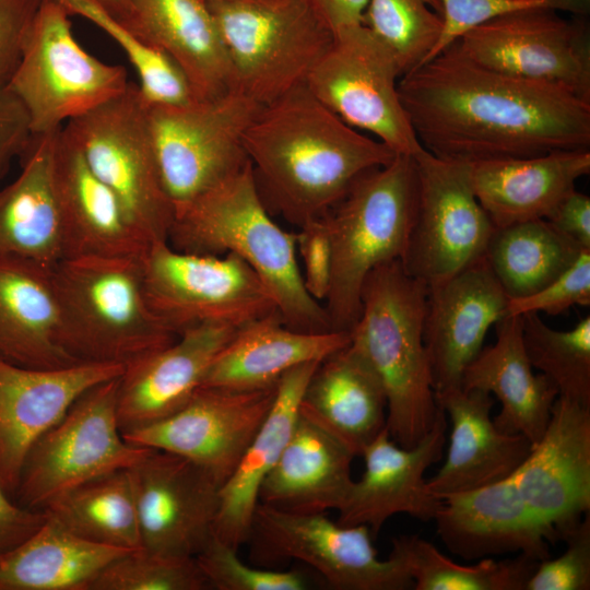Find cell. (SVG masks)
<instances>
[{
    "label": "cell",
    "mask_w": 590,
    "mask_h": 590,
    "mask_svg": "<svg viewBox=\"0 0 590 590\" xmlns=\"http://www.w3.org/2000/svg\"><path fill=\"white\" fill-rule=\"evenodd\" d=\"M167 243L188 253L238 256L269 290L286 327L332 331L323 305L305 288L296 235L271 217L250 162L175 211Z\"/></svg>",
    "instance_id": "obj_3"
},
{
    "label": "cell",
    "mask_w": 590,
    "mask_h": 590,
    "mask_svg": "<svg viewBox=\"0 0 590 590\" xmlns=\"http://www.w3.org/2000/svg\"><path fill=\"white\" fill-rule=\"evenodd\" d=\"M204 2H225V1H239V0H203Z\"/></svg>",
    "instance_id": "obj_55"
},
{
    "label": "cell",
    "mask_w": 590,
    "mask_h": 590,
    "mask_svg": "<svg viewBox=\"0 0 590 590\" xmlns=\"http://www.w3.org/2000/svg\"><path fill=\"white\" fill-rule=\"evenodd\" d=\"M473 193L495 228L547 220L576 181L590 173V151L465 163Z\"/></svg>",
    "instance_id": "obj_28"
},
{
    "label": "cell",
    "mask_w": 590,
    "mask_h": 590,
    "mask_svg": "<svg viewBox=\"0 0 590 590\" xmlns=\"http://www.w3.org/2000/svg\"><path fill=\"white\" fill-rule=\"evenodd\" d=\"M142 268L151 309L177 335L203 322L240 329L279 314L261 279L234 253H188L161 241L143 253Z\"/></svg>",
    "instance_id": "obj_12"
},
{
    "label": "cell",
    "mask_w": 590,
    "mask_h": 590,
    "mask_svg": "<svg viewBox=\"0 0 590 590\" xmlns=\"http://www.w3.org/2000/svg\"><path fill=\"white\" fill-rule=\"evenodd\" d=\"M43 511L90 542L127 551L142 548L129 469L92 479L62 494Z\"/></svg>",
    "instance_id": "obj_38"
},
{
    "label": "cell",
    "mask_w": 590,
    "mask_h": 590,
    "mask_svg": "<svg viewBox=\"0 0 590 590\" xmlns=\"http://www.w3.org/2000/svg\"><path fill=\"white\" fill-rule=\"evenodd\" d=\"M33 139L28 114L8 85L0 86V180Z\"/></svg>",
    "instance_id": "obj_50"
},
{
    "label": "cell",
    "mask_w": 590,
    "mask_h": 590,
    "mask_svg": "<svg viewBox=\"0 0 590 590\" xmlns=\"http://www.w3.org/2000/svg\"><path fill=\"white\" fill-rule=\"evenodd\" d=\"M118 378L83 392L28 450L14 500L43 511L70 489L106 473L130 469L150 450L125 439L117 415Z\"/></svg>",
    "instance_id": "obj_11"
},
{
    "label": "cell",
    "mask_w": 590,
    "mask_h": 590,
    "mask_svg": "<svg viewBox=\"0 0 590 590\" xmlns=\"http://www.w3.org/2000/svg\"><path fill=\"white\" fill-rule=\"evenodd\" d=\"M232 69L233 88L267 106L306 79L333 32L299 0L205 2Z\"/></svg>",
    "instance_id": "obj_7"
},
{
    "label": "cell",
    "mask_w": 590,
    "mask_h": 590,
    "mask_svg": "<svg viewBox=\"0 0 590 590\" xmlns=\"http://www.w3.org/2000/svg\"><path fill=\"white\" fill-rule=\"evenodd\" d=\"M298 412L356 457L386 428L387 397L375 370L349 344L319 362Z\"/></svg>",
    "instance_id": "obj_30"
},
{
    "label": "cell",
    "mask_w": 590,
    "mask_h": 590,
    "mask_svg": "<svg viewBox=\"0 0 590 590\" xmlns=\"http://www.w3.org/2000/svg\"><path fill=\"white\" fill-rule=\"evenodd\" d=\"M0 357L25 367L81 363L63 345V320L52 269L0 256Z\"/></svg>",
    "instance_id": "obj_29"
},
{
    "label": "cell",
    "mask_w": 590,
    "mask_h": 590,
    "mask_svg": "<svg viewBox=\"0 0 590 590\" xmlns=\"http://www.w3.org/2000/svg\"><path fill=\"white\" fill-rule=\"evenodd\" d=\"M69 17L58 1H43L7 84L24 105L33 135L60 130L130 84L123 67L99 60L79 44Z\"/></svg>",
    "instance_id": "obj_8"
},
{
    "label": "cell",
    "mask_w": 590,
    "mask_h": 590,
    "mask_svg": "<svg viewBox=\"0 0 590 590\" xmlns=\"http://www.w3.org/2000/svg\"><path fill=\"white\" fill-rule=\"evenodd\" d=\"M366 526L333 522L324 514H296L259 503L247 542L261 562L297 559L338 590H405L413 580L394 559L382 560Z\"/></svg>",
    "instance_id": "obj_16"
},
{
    "label": "cell",
    "mask_w": 590,
    "mask_h": 590,
    "mask_svg": "<svg viewBox=\"0 0 590 590\" xmlns=\"http://www.w3.org/2000/svg\"><path fill=\"white\" fill-rule=\"evenodd\" d=\"M435 398L449 416L451 430L446 461L427 480L430 493L441 498L502 482L518 471L532 444L521 434L503 433L496 427L489 393L457 388Z\"/></svg>",
    "instance_id": "obj_25"
},
{
    "label": "cell",
    "mask_w": 590,
    "mask_h": 590,
    "mask_svg": "<svg viewBox=\"0 0 590 590\" xmlns=\"http://www.w3.org/2000/svg\"><path fill=\"white\" fill-rule=\"evenodd\" d=\"M507 302L485 257L428 290L423 339L435 394L461 388L487 331L506 317Z\"/></svg>",
    "instance_id": "obj_22"
},
{
    "label": "cell",
    "mask_w": 590,
    "mask_h": 590,
    "mask_svg": "<svg viewBox=\"0 0 590 590\" xmlns=\"http://www.w3.org/2000/svg\"><path fill=\"white\" fill-rule=\"evenodd\" d=\"M129 471L142 548L196 557L213 536L221 485L190 460L154 448Z\"/></svg>",
    "instance_id": "obj_18"
},
{
    "label": "cell",
    "mask_w": 590,
    "mask_h": 590,
    "mask_svg": "<svg viewBox=\"0 0 590 590\" xmlns=\"http://www.w3.org/2000/svg\"><path fill=\"white\" fill-rule=\"evenodd\" d=\"M46 516L35 533L0 557V590H90L109 563L131 552L90 542Z\"/></svg>",
    "instance_id": "obj_36"
},
{
    "label": "cell",
    "mask_w": 590,
    "mask_h": 590,
    "mask_svg": "<svg viewBox=\"0 0 590 590\" xmlns=\"http://www.w3.org/2000/svg\"><path fill=\"white\" fill-rule=\"evenodd\" d=\"M354 453L298 414L279 461L263 481L259 503L296 514L339 510L353 484Z\"/></svg>",
    "instance_id": "obj_34"
},
{
    "label": "cell",
    "mask_w": 590,
    "mask_h": 590,
    "mask_svg": "<svg viewBox=\"0 0 590 590\" xmlns=\"http://www.w3.org/2000/svg\"><path fill=\"white\" fill-rule=\"evenodd\" d=\"M105 32L121 48L139 78L148 104L182 105L196 99L180 69L164 52L148 45L121 21L92 0H56Z\"/></svg>",
    "instance_id": "obj_41"
},
{
    "label": "cell",
    "mask_w": 590,
    "mask_h": 590,
    "mask_svg": "<svg viewBox=\"0 0 590 590\" xmlns=\"http://www.w3.org/2000/svg\"><path fill=\"white\" fill-rule=\"evenodd\" d=\"M244 148L264 203L297 227L322 217L366 172L397 155L300 85L262 106Z\"/></svg>",
    "instance_id": "obj_2"
},
{
    "label": "cell",
    "mask_w": 590,
    "mask_h": 590,
    "mask_svg": "<svg viewBox=\"0 0 590 590\" xmlns=\"http://www.w3.org/2000/svg\"><path fill=\"white\" fill-rule=\"evenodd\" d=\"M58 131L33 135L17 177L0 189V256L54 269L63 258V231L55 180Z\"/></svg>",
    "instance_id": "obj_32"
},
{
    "label": "cell",
    "mask_w": 590,
    "mask_h": 590,
    "mask_svg": "<svg viewBox=\"0 0 590 590\" xmlns=\"http://www.w3.org/2000/svg\"><path fill=\"white\" fill-rule=\"evenodd\" d=\"M318 364H302L281 377L267 417L220 488L213 535L235 550L247 542L260 487L290 440L298 418L302 394Z\"/></svg>",
    "instance_id": "obj_35"
},
{
    "label": "cell",
    "mask_w": 590,
    "mask_h": 590,
    "mask_svg": "<svg viewBox=\"0 0 590 590\" xmlns=\"http://www.w3.org/2000/svg\"><path fill=\"white\" fill-rule=\"evenodd\" d=\"M350 342V331L294 330L276 312L239 329L214 358L200 387L270 388L292 368L321 362Z\"/></svg>",
    "instance_id": "obj_33"
},
{
    "label": "cell",
    "mask_w": 590,
    "mask_h": 590,
    "mask_svg": "<svg viewBox=\"0 0 590 590\" xmlns=\"http://www.w3.org/2000/svg\"><path fill=\"white\" fill-rule=\"evenodd\" d=\"M416 206L414 157L396 155L359 176L322 216L332 252L322 305L332 331H350L357 321L366 276L380 264L401 260Z\"/></svg>",
    "instance_id": "obj_5"
},
{
    "label": "cell",
    "mask_w": 590,
    "mask_h": 590,
    "mask_svg": "<svg viewBox=\"0 0 590 590\" xmlns=\"http://www.w3.org/2000/svg\"><path fill=\"white\" fill-rule=\"evenodd\" d=\"M389 557L413 580L414 590H524L540 560L526 554L461 565L416 534L392 540Z\"/></svg>",
    "instance_id": "obj_39"
},
{
    "label": "cell",
    "mask_w": 590,
    "mask_h": 590,
    "mask_svg": "<svg viewBox=\"0 0 590 590\" xmlns=\"http://www.w3.org/2000/svg\"><path fill=\"white\" fill-rule=\"evenodd\" d=\"M590 304V250L543 288L524 297L508 298L506 316L528 312L560 315L573 306Z\"/></svg>",
    "instance_id": "obj_47"
},
{
    "label": "cell",
    "mask_w": 590,
    "mask_h": 590,
    "mask_svg": "<svg viewBox=\"0 0 590 590\" xmlns=\"http://www.w3.org/2000/svg\"><path fill=\"white\" fill-rule=\"evenodd\" d=\"M115 15L117 19L121 16L126 0H92Z\"/></svg>",
    "instance_id": "obj_54"
},
{
    "label": "cell",
    "mask_w": 590,
    "mask_h": 590,
    "mask_svg": "<svg viewBox=\"0 0 590 590\" xmlns=\"http://www.w3.org/2000/svg\"><path fill=\"white\" fill-rule=\"evenodd\" d=\"M44 0H0V86L7 85L22 57Z\"/></svg>",
    "instance_id": "obj_49"
},
{
    "label": "cell",
    "mask_w": 590,
    "mask_h": 590,
    "mask_svg": "<svg viewBox=\"0 0 590 590\" xmlns=\"http://www.w3.org/2000/svg\"><path fill=\"white\" fill-rule=\"evenodd\" d=\"M118 20L175 62L196 99H213L233 88L228 56L203 0H126Z\"/></svg>",
    "instance_id": "obj_26"
},
{
    "label": "cell",
    "mask_w": 590,
    "mask_h": 590,
    "mask_svg": "<svg viewBox=\"0 0 590 590\" xmlns=\"http://www.w3.org/2000/svg\"><path fill=\"white\" fill-rule=\"evenodd\" d=\"M444 26L429 59L471 28L492 19L528 10H552L586 16L590 0H436ZM428 59V60H429ZM427 60V61H428ZM426 62V61H425Z\"/></svg>",
    "instance_id": "obj_45"
},
{
    "label": "cell",
    "mask_w": 590,
    "mask_h": 590,
    "mask_svg": "<svg viewBox=\"0 0 590 590\" xmlns=\"http://www.w3.org/2000/svg\"><path fill=\"white\" fill-rule=\"evenodd\" d=\"M296 235L297 257L303 262L302 276L308 294L323 303L329 291L332 252L328 228L322 217L300 227Z\"/></svg>",
    "instance_id": "obj_48"
},
{
    "label": "cell",
    "mask_w": 590,
    "mask_h": 590,
    "mask_svg": "<svg viewBox=\"0 0 590 590\" xmlns=\"http://www.w3.org/2000/svg\"><path fill=\"white\" fill-rule=\"evenodd\" d=\"M512 477L552 542L563 540L590 511V408L557 397L541 439Z\"/></svg>",
    "instance_id": "obj_19"
},
{
    "label": "cell",
    "mask_w": 590,
    "mask_h": 590,
    "mask_svg": "<svg viewBox=\"0 0 590 590\" xmlns=\"http://www.w3.org/2000/svg\"><path fill=\"white\" fill-rule=\"evenodd\" d=\"M451 45L486 68L590 102V33L583 16L521 11L484 22Z\"/></svg>",
    "instance_id": "obj_15"
},
{
    "label": "cell",
    "mask_w": 590,
    "mask_h": 590,
    "mask_svg": "<svg viewBox=\"0 0 590 590\" xmlns=\"http://www.w3.org/2000/svg\"><path fill=\"white\" fill-rule=\"evenodd\" d=\"M583 249L547 220L495 228L485 258L508 298L524 297L565 272Z\"/></svg>",
    "instance_id": "obj_37"
},
{
    "label": "cell",
    "mask_w": 590,
    "mask_h": 590,
    "mask_svg": "<svg viewBox=\"0 0 590 590\" xmlns=\"http://www.w3.org/2000/svg\"><path fill=\"white\" fill-rule=\"evenodd\" d=\"M55 180L62 221L63 259L142 256L146 251L148 244L120 201L92 170L63 127L56 142Z\"/></svg>",
    "instance_id": "obj_27"
},
{
    "label": "cell",
    "mask_w": 590,
    "mask_h": 590,
    "mask_svg": "<svg viewBox=\"0 0 590 590\" xmlns=\"http://www.w3.org/2000/svg\"><path fill=\"white\" fill-rule=\"evenodd\" d=\"M427 294L400 260L380 264L366 276L361 315L350 330V344L385 389L389 436L405 448L426 436L440 411L423 339Z\"/></svg>",
    "instance_id": "obj_4"
},
{
    "label": "cell",
    "mask_w": 590,
    "mask_h": 590,
    "mask_svg": "<svg viewBox=\"0 0 590 590\" xmlns=\"http://www.w3.org/2000/svg\"><path fill=\"white\" fill-rule=\"evenodd\" d=\"M210 587L219 590H303L306 577L297 570H272L245 564L237 550L214 535L196 556Z\"/></svg>",
    "instance_id": "obj_44"
},
{
    "label": "cell",
    "mask_w": 590,
    "mask_h": 590,
    "mask_svg": "<svg viewBox=\"0 0 590 590\" xmlns=\"http://www.w3.org/2000/svg\"><path fill=\"white\" fill-rule=\"evenodd\" d=\"M211 588L196 557L131 551L109 563L90 590H204Z\"/></svg>",
    "instance_id": "obj_43"
},
{
    "label": "cell",
    "mask_w": 590,
    "mask_h": 590,
    "mask_svg": "<svg viewBox=\"0 0 590 590\" xmlns=\"http://www.w3.org/2000/svg\"><path fill=\"white\" fill-rule=\"evenodd\" d=\"M123 369L118 364L88 362L32 368L0 357V479L13 499L33 444L62 418L83 392L119 377Z\"/></svg>",
    "instance_id": "obj_20"
},
{
    "label": "cell",
    "mask_w": 590,
    "mask_h": 590,
    "mask_svg": "<svg viewBox=\"0 0 590 590\" xmlns=\"http://www.w3.org/2000/svg\"><path fill=\"white\" fill-rule=\"evenodd\" d=\"M434 518L448 550L464 559L503 554L550 557L548 532L520 496L514 477L446 495Z\"/></svg>",
    "instance_id": "obj_24"
},
{
    "label": "cell",
    "mask_w": 590,
    "mask_h": 590,
    "mask_svg": "<svg viewBox=\"0 0 590 590\" xmlns=\"http://www.w3.org/2000/svg\"><path fill=\"white\" fill-rule=\"evenodd\" d=\"M276 385L259 390L199 387L172 415L122 435L131 444L190 460L222 486L267 417Z\"/></svg>",
    "instance_id": "obj_17"
},
{
    "label": "cell",
    "mask_w": 590,
    "mask_h": 590,
    "mask_svg": "<svg viewBox=\"0 0 590 590\" xmlns=\"http://www.w3.org/2000/svg\"><path fill=\"white\" fill-rule=\"evenodd\" d=\"M238 330L226 323L203 322L186 329L165 347L126 365L117 388L121 433L158 422L182 408Z\"/></svg>",
    "instance_id": "obj_23"
},
{
    "label": "cell",
    "mask_w": 590,
    "mask_h": 590,
    "mask_svg": "<svg viewBox=\"0 0 590 590\" xmlns=\"http://www.w3.org/2000/svg\"><path fill=\"white\" fill-rule=\"evenodd\" d=\"M146 105L160 176L175 211L249 162L244 134L262 106L240 91L182 105Z\"/></svg>",
    "instance_id": "obj_10"
},
{
    "label": "cell",
    "mask_w": 590,
    "mask_h": 590,
    "mask_svg": "<svg viewBox=\"0 0 590 590\" xmlns=\"http://www.w3.org/2000/svg\"><path fill=\"white\" fill-rule=\"evenodd\" d=\"M566 550L554 559L541 560L527 581L524 590L590 589V515L567 533Z\"/></svg>",
    "instance_id": "obj_46"
},
{
    "label": "cell",
    "mask_w": 590,
    "mask_h": 590,
    "mask_svg": "<svg viewBox=\"0 0 590 590\" xmlns=\"http://www.w3.org/2000/svg\"><path fill=\"white\" fill-rule=\"evenodd\" d=\"M333 33L362 23L368 0H299Z\"/></svg>",
    "instance_id": "obj_53"
},
{
    "label": "cell",
    "mask_w": 590,
    "mask_h": 590,
    "mask_svg": "<svg viewBox=\"0 0 590 590\" xmlns=\"http://www.w3.org/2000/svg\"><path fill=\"white\" fill-rule=\"evenodd\" d=\"M495 327V343L482 349L467 366L461 388L493 394L502 406L493 418L496 427L521 434L534 446L546 428L558 391L546 376L533 374L521 316H506Z\"/></svg>",
    "instance_id": "obj_31"
},
{
    "label": "cell",
    "mask_w": 590,
    "mask_h": 590,
    "mask_svg": "<svg viewBox=\"0 0 590 590\" xmlns=\"http://www.w3.org/2000/svg\"><path fill=\"white\" fill-rule=\"evenodd\" d=\"M521 318L531 366L553 382L558 397L590 408V317L566 331L548 327L536 312Z\"/></svg>",
    "instance_id": "obj_40"
},
{
    "label": "cell",
    "mask_w": 590,
    "mask_h": 590,
    "mask_svg": "<svg viewBox=\"0 0 590 590\" xmlns=\"http://www.w3.org/2000/svg\"><path fill=\"white\" fill-rule=\"evenodd\" d=\"M142 256L66 258L52 269L63 345L79 362L126 366L177 339L148 303Z\"/></svg>",
    "instance_id": "obj_6"
},
{
    "label": "cell",
    "mask_w": 590,
    "mask_h": 590,
    "mask_svg": "<svg viewBox=\"0 0 590 590\" xmlns=\"http://www.w3.org/2000/svg\"><path fill=\"white\" fill-rule=\"evenodd\" d=\"M402 73L392 54L362 23L340 28L305 86L349 126L369 132L397 155L423 146L402 106Z\"/></svg>",
    "instance_id": "obj_13"
},
{
    "label": "cell",
    "mask_w": 590,
    "mask_h": 590,
    "mask_svg": "<svg viewBox=\"0 0 590 590\" xmlns=\"http://www.w3.org/2000/svg\"><path fill=\"white\" fill-rule=\"evenodd\" d=\"M446 414L440 409L432 429L414 447L394 442L385 428L362 452L364 472L353 481L338 510V522L366 526L375 538L394 515L406 514L432 521L442 498L427 487L426 470L442 457L446 442Z\"/></svg>",
    "instance_id": "obj_21"
},
{
    "label": "cell",
    "mask_w": 590,
    "mask_h": 590,
    "mask_svg": "<svg viewBox=\"0 0 590 590\" xmlns=\"http://www.w3.org/2000/svg\"><path fill=\"white\" fill-rule=\"evenodd\" d=\"M150 247L167 241L175 210L157 167L148 105L130 82L120 95L63 126Z\"/></svg>",
    "instance_id": "obj_9"
},
{
    "label": "cell",
    "mask_w": 590,
    "mask_h": 590,
    "mask_svg": "<svg viewBox=\"0 0 590 590\" xmlns=\"http://www.w3.org/2000/svg\"><path fill=\"white\" fill-rule=\"evenodd\" d=\"M46 518L45 511L20 506L5 492L0 479V557L35 533Z\"/></svg>",
    "instance_id": "obj_51"
},
{
    "label": "cell",
    "mask_w": 590,
    "mask_h": 590,
    "mask_svg": "<svg viewBox=\"0 0 590 590\" xmlns=\"http://www.w3.org/2000/svg\"><path fill=\"white\" fill-rule=\"evenodd\" d=\"M402 106L421 145L448 160L590 148V102L474 62L453 45L404 73Z\"/></svg>",
    "instance_id": "obj_1"
},
{
    "label": "cell",
    "mask_w": 590,
    "mask_h": 590,
    "mask_svg": "<svg viewBox=\"0 0 590 590\" xmlns=\"http://www.w3.org/2000/svg\"><path fill=\"white\" fill-rule=\"evenodd\" d=\"M362 24L392 54L403 75L429 59L444 21L436 0H368Z\"/></svg>",
    "instance_id": "obj_42"
},
{
    "label": "cell",
    "mask_w": 590,
    "mask_h": 590,
    "mask_svg": "<svg viewBox=\"0 0 590 590\" xmlns=\"http://www.w3.org/2000/svg\"><path fill=\"white\" fill-rule=\"evenodd\" d=\"M413 157L417 206L400 261L429 290L485 257L495 227L471 189L464 162L424 148Z\"/></svg>",
    "instance_id": "obj_14"
},
{
    "label": "cell",
    "mask_w": 590,
    "mask_h": 590,
    "mask_svg": "<svg viewBox=\"0 0 590 590\" xmlns=\"http://www.w3.org/2000/svg\"><path fill=\"white\" fill-rule=\"evenodd\" d=\"M547 221L559 232L590 249V198L576 189L556 206Z\"/></svg>",
    "instance_id": "obj_52"
}]
</instances>
